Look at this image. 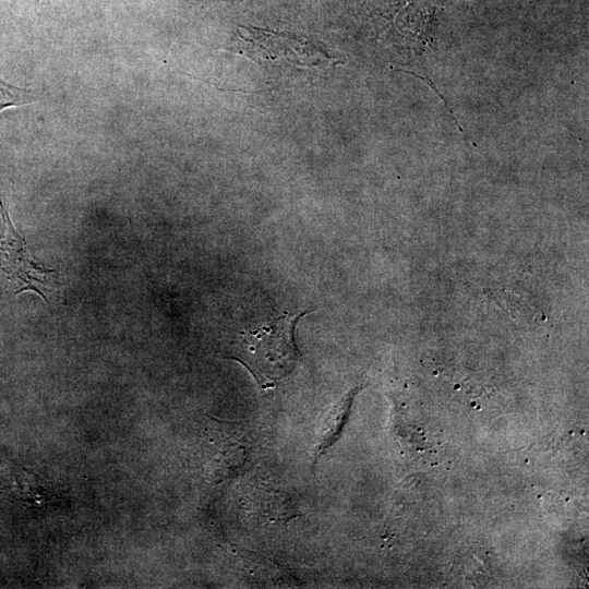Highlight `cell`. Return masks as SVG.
Masks as SVG:
<instances>
[{
    "label": "cell",
    "mask_w": 589,
    "mask_h": 589,
    "mask_svg": "<svg viewBox=\"0 0 589 589\" xmlns=\"http://www.w3.org/2000/svg\"><path fill=\"white\" fill-rule=\"evenodd\" d=\"M310 310L293 314L285 313L253 329L242 330L236 356L262 386L284 378L301 356L296 344V327Z\"/></svg>",
    "instance_id": "obj_1"
},
{
    "label": "cell",
    "mask_w": 589,
    "mask_h": 589,
    "mask_svg": "<svg viewBox=\"0 0 589 589\" xmlns=\"http://www.w3.org/2000/svg\"><path fill=\"white\" fill-rule=\"evenodd\" d=\"M0 217V276L17 288L16 293L33 291L47 301L45 290L53 271L46 269L34 262L1 200Z\"/></svg>",
    "instance_id": "obj_2"
},
{
    "label": "cell",
    "mask_w": 589,
    "mask_h": 589,
    "mask_svg": "<svg viewBox=\"0 0 589 589\" xmlns=\"http://www.w3.org/2000/svg\"><path fill=\"white\" fill-rule=\"evenodd\" d=\"M241 33L243 51L257 62L286 61L303 68L313 67L323 61L327 55L318 44L289 34L248 29Z\"/></svg>",
    "instance_id": "obj_3"
},
{
    "label": "cell",
    "mask_w": 589,
    "mask_h": 589,
    "mask_svg": "<svg viewBox=\"0 0 589 589\" xmlns=\"http://www.w3.org/2000/svg\"><path fill=\"white\" fill-rule=\"evenodd\" d=\"M29 89L14 86L0 79V111L9 107H20L34 101Z\"/></svg>",
    "instance_id": "obj_4"
}]
</instances>
